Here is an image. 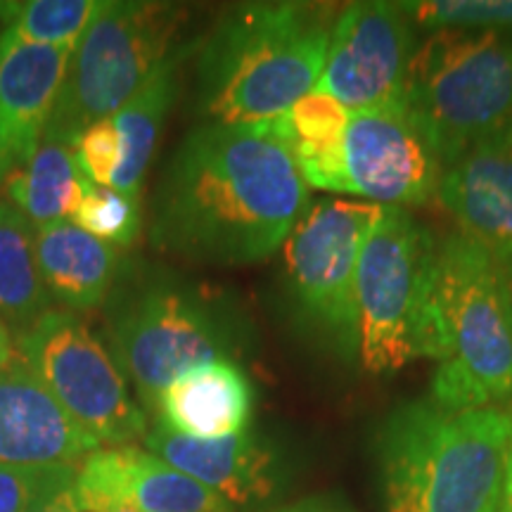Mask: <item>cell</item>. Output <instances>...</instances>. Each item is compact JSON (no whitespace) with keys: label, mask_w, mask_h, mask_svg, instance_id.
<instances>
[{"label":"cell","mask_w":512,"mask_h":512,"mask_svg":"<svg viewBox=\"0 0 512 512\" xmlns=\"http://www.w3.org/2000/svg\"><path fill=\"white\" fill-rule=\"evenodd\" d=\"M439 238L403 207H384L356 271V361L368 375L401 373L432 356Z\"/></svg>","instance_id":"cell-8"},{"label":"cell","mask_w":512,"mask_h":512,"mask_svg":"<svg viewBox=\"0 0 512 512\" xmlns=\"http://www.w3.org/2000/svg\"><path fill=\"white\" fill-rule=\"evenodd\" d=\"M107 302L114 361L152 411L159 394L188 370L235 363L247 349L245 313L223 292L176 273L147 271L136 278L124 273Z\"/></svg>","instance_id":"cell-5"},{"label":"cell","mask_w":512,"mask_h":512,"mask_svg":"<svg viewBox=\"0 0 512 512\" xmlns=\"http://www.w3.org/2000/svg\"><path fill=\"white\" fill-rule=\"evenodd\" d=\"M72 53L69 46H31L0 31V183L43 143Z\"/></svg>","instance_id":"cell-13"},{"label":"cell","mask_w":512,"mask_h":512,"mask_svg":"<svg viewBox=\"0 0 512 512\" xmlns=\"http://www.w3.org/2000/svg\"><path fill=\"white\" fill-rule=\"evenodd\" d=\"M505 283V294H508V304H510V313H512V278L503 280Z\"/></svg>","instance_id":"cell-32"},{"label":"cell","mask_w":512,"mask_h":512,"mask_svg":"<svg viewBox=\"0 0 512 512\" xmlns=\"http://www.w3.org/2000/svg\"><path fill=\"white\" fill-rule=\"evenodd\" d=\"M76 467L0 463V512H34L55 491L74 482Z\"/></svg>","instance_id":"cell-26"},{"label":"cell","mask_w":512,"mask_h":512,"mask_svg":"<svg viewBox=\"0 0 512 512\" xmlns=\"http://www.w3.org/2000/svg\"><path fill=\"white\" fill-rule=\"evenodd\" d=\"M119 503L140 512H238L226 498L150 451L119 446Z\"/></svg>","instance_id":"cell-22"},{"label":"cell","mask_w":512,"mask_h":512,"mask_svg":"<svg viewBox=\"0 0 512 512\" xmlns=\"http://www.w3.org/2000/svg\"><path fill=\"white\" fill-rule=\"evenodd\" d=\"M501 512H512V434H510V451H508V470H505V486Z\"/></svg>","instance_id":"cell-31"},{"label":"cell","mask_w":512,"mask_h":512,"mask_svg":"<svg viewBox=\"0 0 512 512\" xmlns=\"http://www.w3.org/2000/svg\"><path fill=\"white\" fill-rule=\"evenodd\" d=\"M88 185L91 181L83 176L74 147L43 140L34 157L8 178L5 188L12 207L36 228H43L74 219Z\"/></svg>","instance_id":"cell-21"},{"label":"cell","mask_w":512,"mask_h":512,"mask_svg":"<svg viewBox=\"0 0 512 512\" xmlns=\"http://www.w3.org/2000/svg\"><path fill=\"white\" fill-rule=\"evenodd\" d=\"M195 46L197 41L183 43L174 55L166 57L145 86L112 117L121 143V162L112 181L114 190L140 195L145 171L155 157L159 138H162L164 119L176 102L178 72Z\"/></svg>","instance_id":"cell-19"},{"label":"cell","mask_w":512,"mask_h":512,"mask_svg":"<svg viewBox=\"0 0 512 512\" xmlns=\"http://www.w3.org/2000/svg\"><path fill=\"white\" fill-rule=\"evenodd\" d=\"M185 8L155 0H102L76 43L43 140L76 147L86 128L112 119L145 86L178 41Z\"/></svg>","instance_id":"cell-9"},{"label":"cell","mask_w":512,"mask_h":512,"mask_svg":"<svg viewBox=\"0 0 512 512\" xmlns=\"http://www.w3.org/2000/svg\"><path fill=\"white\" fill-rule=\"evenodd\" d=\"M102 0H29L3 3V31L31 46L76 48Z\"/></svg>","instance_id":"cell-23"},{"label":"cell","mask_w":512,"mask_h":512,"mask_svg":"<svg viewBox=\"0 0 512 512\" xmlns=\"http://www.w3.org/2000/svg\"><path fill=\"white\" fill-rule=\"evenodd\" d=\"M268 512H354V508L335 496H309L290 505H280V508H273Z\"/></svg>","instance_id":"cell-28"},{"label":"cell","mask_w":512,"mask_h":512,"mask_svg":"<svg viewBox=\"0 0 512 512\" xmlns=\"http://www.w3.org/2000/svg\"><path fill=\"white\" fill-rule=\"evenodd\" d=\"M152 456L209 486L235 510L264 508L280 486L283 467L275 448L254 432L195 439L159 425L145 434Z\"/></svg>","instance_id":"cell-14"},{"label":"cell","mask_w":512,"mask_h":512,"mask_svg":"<svg viewBox=\"0 0 512 512\" xmlns=\"http://www.w3.org/2000/svg\"><path fill=\"white\" fill-rule=\"evenodd\" d=\"M138 197L140 195H128V192L91 183L72 221L107 245L119 249L128 247L136 242L143 226Z\"/></svg>","instance_id":"cell-25"},{"label":"cell","mask_w":512,"mask_h":512,"mask_svg":"<svg viewBox=\"0 0 512 512\" xmlns=\"http://www.w3.org/2000/svg\"><path fill=\"white\" fill-rule=\"evenodd\" d=\"M36 252L50 299L72 311L98 309L126 273L121 249L93 238L74 221L36 228Z\"/></svg>","instance_id":"cell-18"},{"label":"cell","mask_w":512,"mask_h":512,"mask_svg":"<svg viewBox=\"0 0 512 512\" xmlns=\"http://www.w3.org/2000/svg\"><path fill=\"white\" fill-rule=\"evenodd\" d=\"M98 448V441L64 413L27 363L12 358L0 370V463L76 467Z\"/></svg>","instance_id":"cell-15"},{"label":"cell","mask_w":512,"mask_h":512,"mask_svg":"<svg viewBox=\"0 0 512 512\" xmlns=\"http://www.w3.org/2000/svg\"><path fill=\"white\" fill-rule=\"evenodd\" d=\"M408 119L441 169L512 143V34L432 31L415 50Z\"/></svg>","instance_id":"cell-7"},{"label":"cell","mask_w":512,"mask_h":512,"mask_svg":"<svg viewBox=\"0 0 512 512\" xmlns=\"http://www.w3.org/2000/svg\"><path fill=\"white\" fill-rule=\"evenodd\" d=\"M273 126L309 188L403 209L437 192L441 164L408 114L354 112L313 91Z\"/></svg>","instance_id":"cell-4"},{"label":"cell","mask_w":512,"mask_h":512,"mask_svg":"<svg viewBox=\"0 0 512 512\" xmlns=\"http://www.w3.org/2000/svg\"><path fill=\"white\" fill-rule=\"evenodd\" d=\"M425 31H494L512 34V0H411L401 3Z\"/></svg>","instance_id":"cell-24"},{"label":"cell","mask_w":512,"mask_h":512,"mask_svg":"<svg viewBox=\"0 0 512 512\" xmlns=\"http://www.w3.org/2000/svg\"><path fill=\"white\" fill-rule=\"evenodd\" d=\"M34 512H86L79 505V498L74 494V482L69 486H64V489L55 491L53 496L46 498L41 505Z\"/></svg>","instance_id":"cell-29"},{"label":"cell","mask_w":512,"mask_h":512,"mask_svg":"<svg viewBox=\"0 0 512 512\" xmlns=\"http://www.w3.org/2000/svg\"><path fill=\"white\" fill-rule=\"evenodd\" d=\"M434 197L456 223L460 238L482 249L501 278L510 280L512 157L508 147H482L441 169Z\"/></svg>","instance_id":"cell-16"},{"label":"cell","mask_w":512,"mask_h":512,"mask_svg":"<svg viewBox=\"0 0 512 512\" xmlns=\"http://www.w3.org/2000/svg\"><path fill=\"white\" fill-rule=\"evenodd\" d=\"M339 10L328 3H245L200 43L197 112L209 124H261L316 91Z\"/></svg>","instance_id":"cell-2"},{"label":"cell","mask_w":512,"mask_h":512,"mask_svg":"<svg viewBox=\"0 0 512 512\" xmlns=\"http://www.w3.org/2000/svg\"><path fill=\"white\" fill-rule=\"evenodd\" d=\"M430 401L446 411L494 408L512 399V313L505 283L482 249L446 235L432 292Z\"/></svg>","instance_id":"cell-6"},{"label":"cell","mask_w":512,"mask_h":512,"mask_svg":"<svg viewBox=\"0 0 512 512\" xmlns=\"http://www.w3.org/2000/svg\"><path fill=\"white\" fill-rule=\"evenodd\" d=\"M0 24H3V3H0Z\"/></svg>","instance_id":"cell-34"},{"label":"cell","mask_w":512,"mask_h":512,"mask_svg":"<svg viewBox=\"0 0 512 512\" xmlns=\"http://www.w3.org/2000/svg\"><path fill=\"white\" fill-rule=\"evenodd\" d=\"M254 389L238 363L197 366L159 394V425L195 439H221L245 432L252 418Z\"/></svg>","instance_id":"cell-17"},{"label":"cell","mask_w":512,"mask_h":512,"mask_svg":"<svg viewBox=\"0 0 512 512\" xmlns=\"http://www.w3.org/2000/svg\"><path fill=\"white\" fill-rule=\"evenodd\" d=\"M415 50V24L401 3H351L332 27L316 91L354 112L408 114Z\"/></svg>","instance_id":"cell-12"},{"label":"cell","mask_w":512,"mask_h":512,"mask_svg":"<svg viewBox=\"0 0 512 512\" xmlns=\"http://www.w3.org/2000/svg\"><path fill=\"white\" fill-rule=\"evenodd\" d=\"M384 207L361 200H320L285 240V297L297 325L356 361V271Z\"/></svg>","instance_id":"cell-10"},{"label":"cell","mask_w":512,"mask_h":512,"mask_svg":"<svg viewBox=\"0 0 512 512\" xmlns=\"http://www.w3.org/2000/svg\"><path fill=\"white\" fill-rule=\"evenodd\" d=\"M508 155H510V157H512V143H510V145H508Z\"/></svg>","instance_id":"cell-35"},{"label":"cell","mask_w":512,"mask_h":512,"mask_svg":"<svg viewBox=\"0 0 512 512\" xmlns=\"http://www.w3.org/2000/svg\"><path fill=\"white\" fill-rule=\"evenodd\" d=\"M74 150L83 176L93 185L112 188L114 174L121 162V143L114 121L105 119L86 128Z\"/></svg>","instance_id":"cell-27"},{"label":"cell","mask_w":512,"mask_h":512,"mask_svg":"<svg viewBox=\"0 0 512 512\" xmlns=\"http://www.w3.org/2000/svg\"><path fill=\"white\" fill-rule=\"evenodd\" d=\"M19 361L100 446H126L147 434L145 411L119 363L74 313L50 311L38 320L19 337Z\"/></svg>","instance_id":"cell-11"},{"label":"cell","mask_w":512,"mask_h":512,"mask_svg":"<svg viewBox=\"0 0 512 512\" xmlns=\"http://www.w3.org/2000/svg\"><path fill=\"white\" fill-rule=\"evenodd\" d=\"M512 415L403 403L377 432L387 512H501Z\"/></svg>","instance_id":"cell-3"},{"label":"cell","mask_w":512,"mask_h":512,"mask_svg":"<svg viewBox=\"0 0 512 512\" xmlns=\"http://www.w3.org/2000/svg\"><path fill=\"white\" fill-rule=\"evenodd\" d=\"M36 252V226L10 202H0V320L17 337L50 313Z\"/></svg>","instance_id":"cell-20"},{"label":"cell","mask_w":512,"mask_h":512,"mask_svg":"<svg viewBox=\"0 0 512 512\" xmlns=\"http://www.w3.org/2000/svg\"><path fill=\"white\" fill-rule=\"evenodd\" d=\"M12 358H15V347H12L10 330L5 328V323L0 320V370H3L5 366H10Z\"/></svg>","instance_id":"cell-30"},{"label":"cell","mask_w":512,"mask_h":512,"mask_svg":"<svg viewBox=\"0 0 512 512\" xmlns=\"http://www.w3.org/2000/svg\"><path fill=\"white\" fill-rule=\"evenodd\" d=\"M309 207L273 119L197 126L183 138L152 200L150 238L195 264L249 266L285 245Z\"/></svg>","instance_id":"cell-1"},{"label":"cell","mask_w":512,"mask_h":512,"mask_svg":"<svg viewBox=\"0 0 512 512\" xmlns=\"http://www.w3.org/2000/svg\"><path fill=\"white\" fill-rule=\"evenodd\" d=\"M107 512H140V510L131 508V505H117V508H112V510H107Z\"/></svg>","instance_id":"cell-33"}]
</instances>
